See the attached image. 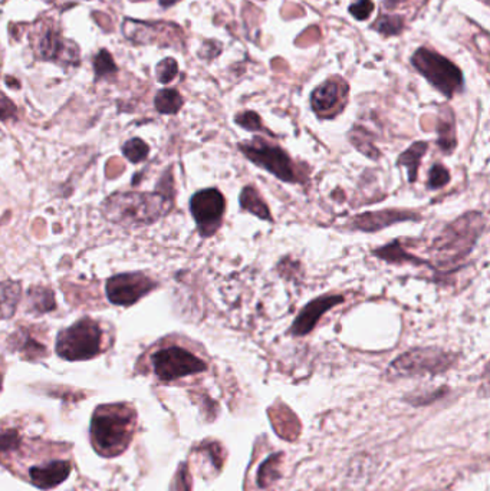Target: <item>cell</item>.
Returning <instances> with one entry per match:
<instances>
[{
    "label": "cell",
    "mask_w": 490,
    "mask_h": 491,
    "mask_svg": "<svg viewBox=\"0 0 490 491\" xmlns=\"http://www.w3.org/2000/svg\"><path fill=\"white\" fill-rule=\"evenodd\" d=\"M486 218L480 211H469L450 223L441 235L433 242L430 254L437 268L451 269L465 260L482 232L484 230Z\"/></svg>",
    "instance_id": "6da1fadb"
},
{
    "label": "cell",
    "mask_w": 490,
    "mask_h": 491,
    "mask_svg": "<svg viewBox=\"0 0 490 491\" xmlns=\"http://www.w3.org/2000/svg\"><path fill=\"white\" fill-rule=\"evenodd\" d=\"M134 421L135 414L127 405L99 406L91 424L92 445L101 456H120L133 438Z\"/></svg>",
    "instance_id": "7a4b0ae2"
},
{
    "label": "cell",
    "mask_w": 490,
    "mask_h": 491,
    "mask_svg": "<svg viewBox=\"0 0 490 491\" xmlns=\"http://www.w3.org/2000/svg\"><path fill=\"white\" fill-rule=\"evenodd\" d=\"M171 199L164 193H121L111 196L105 206V216L124 225L149 224L164 216Z\"/></svg>",
    "instance_id": "3957f363"
},
{
    "label": "cell",
    "mask_w": 490,
    "mask_h": 491,
    "mask_svg": "<svg viewBox=\"0 0 490 491\" xmlns=\"http://www.w3.org/2000/svg\"><path fill=\"white\" fill-rule=\"evenodd\" d=\"M411 62L414 68L447 98H451L463 89L462 70L444 56L422 48L414 54Z\"/></svg>",
    "instance_id": "277c9868"
},
{
    "label": "cell",
    "mask_w": 490,
    "mask_h": 491,
    "mask_svg": "<svg viewBox=\"0 0 490 491\" xmlns=\"http://www.w3.org/2000/svg\"><path fill=\"white\" fill-rule=\"evenodd\" d=\"M102 332L97 322L82 319L58 335L56 352L68 361H84L97 356L101 351Z\"/></svg>",
    "instance_id": "5b68a950"
},
{
    "label": "cell",
    "mask_w": 490,
    "mask_h": 491,
    "mask_svg": "<svg viewBox=\"0 0 490 491\" xmlns=\"http://www.w3.org/2000/svg\"><path fill=\"white\" fill-rule=\"evenodd\" d=\"M456 356L437 348L411 349L393 361L388 375L394 378L440 373L455 363Z\"/></svg>",
    "instance_id": "8992f818"
},
{
    "label": "cell",
    "mask_w": 490,
    "mask_h": 491,
    "mask_svg": "<svg viewBox=\"0 0 490 491\" xmlns=\"http://www.w3.org/2000/svg\"><path fill=\"white\" fill-rule=\"evenodd\" d=\"M243 156L255 166L269 171L285 182H299L292 159L282 148L272 145L262 138H253L239 145Z\"/></svg>",
    "instance_id": "52a82bcc"
},
{
    "label": "cell",
    "mask_w": 490,
    "mask_h": 491,
    "mask_svg": "<svg viewBox=\"0 0 490 491\" xmlns=\"http://www.w3.org/2000/svg\"><path fill=\"white\" fill-rule=\"evenodd\" d=\"M153 368L161 381H174L178 378L204 372L207 365L195 354L178 347L157 351L153 358Z\"/></svg>",
    "instance_id": "ba28073f"
},
{
    "label": "cell",
    "mask_w": 490,
    "mask_h": 491,
    "mask_svg": "<svg viewBox=\"0 0 490 491\" xmlns=\"http://www.w3.org/2000/svg\"><path fill=\"white\" fill-rule=\"evenodd\" d=\"M190 210L203 237L213 236L221 225L226 200L217 188H206L190 200Z\"/></svg>",
    "instance_id": "9c48e42d"
},
{
    "label": "cell",
    "mask_w": 490,
    "mask_h": 491,
    "mask_svg": "<svg viewBox=\"0 0 490 491\" xmlns=\"http://www.w3.org/2000/svg\"><path fill=\"white\" fill-rule=\"evenodd\" d=\"M154 287L156 283L142 273H124L111 278L106 282V294L112 304L128 306Z\"/></svg>",
    "instance_id": "30bf717a"
},
{
    "label": "cell",
    "mask_w": 490,
    "mask_h": 491,
    "mask_svg": "<svg viewBox=\"0 0 490 491\" xmlns=\"http://www.w3.org/2000/svg\"><path fill=\"white\" fill-rule=\"evenodd\" d=\"M348 84L343 78H331L321 84L311 97V105L319 118H333L347 104Z\"/></svg>",
    "instance_id": "8fae6325"
},
{
    "label": "cell",
    "mask_w": 490,
    "mask_h": 491,
    "mask_svg": "<svg viewBox=\"0 0 490 491\" xmlns=\"http://www.w3.org/2000/svg\"><path fill=\"white\" fill-rule=\"evenodd\" d=\"M36 54L44 61L61 63H78L80 49L73 42L63 39L62 35L55 29H47L37 39Z\"/></svg>",
    "instance_id": "7c38bea8"
},
{
    "label": "cell",
    "mask_w": 490,
    "mask_h": 491,
    "mask_svg": "<svg viewBox=\"0 0 490 491\" xmlns=\"http://www.w3.org/2000/svg\"><path fill=\"white\" fill-rule=\"evenodd\" d=\"M343 302H344V296L341 294H324L311 300L310 304L299 312L298 318L293 321L290 328L292 335L305 336L311 333L315 329L318 321L322 318V315L328 312L329 309L338 306L339 304H343Z\"/></svg>",
    "instance_id": "4fadbf2b"
},
{
    "label": "cell",
    "mask_w": 490,
    "mask_h": 491,
    "mask_svg": "<svg viewBox=\"0 0 490 491\" xmlns=\"http://www.w3.org/2000/svg\"><path fill=\"white\" fill-rule=\"evenodd\" d=\"M420 216L407 210H380V211H369L364 214H358L350 220V228L353 230L374 233L380 232L388 225H393L400 221L408 220H419Z\"/></svg>",
    "instance_id": "5bb4252c"
},
{
    "label": "cell",
    "mask_w": 490,
    "mask_h": 491,
    "mask_svg": "<svg viewBox=\"0 0 490 491\" xmlns=\"http://www.w3.org/2000/svg\"><path fill=\"white\" fill-rule=\"evenodd\" d=\"M71 473L69 461H51L44 466L33 467L29 471L32 483L39 488H52L68 478Z\"/></svg>",
    "instance_id": "9a60e30c"
},
{
    "label": "cell",
    "mask_w": 490,
    "mask_h": 491,
    "mask_svg": "<svg viewBox=\"0 0 490 491\" xmlns=\"http://www.w3.org/2000/svg\"><path fill=\"white\" fill-rule=\"evenodd\" d=\"M427 149H429V144L426 141H416L398 157L397 166L407 168V175H408L410 182H414L417 180L419 166H420L422 159L427 153Z\"/></svg>",
    "instance_id": "2e32d148"
},
{
    "label": "cell",
    "mask_w": 490,
    "mask_h": 491,
    "mask_svg": "<svg viewBox=\"0 0 490 491\" xmlns=\"http://www.w3.org/2000/svg\"><path fill=\"white\" fill-rule=\"evenodd\" d=\"M437 131H439V141H437L439 147L441 148L443 153L450 156L458 145V139H456L455 118H453V114H451V111L448 108H446L441 112V116L439 118Z\"/></svg>",
    "instance_id": "e0dca14e"
},
{
    "label": "cell",
    "mask_w": 490,
    "mask_h": 491,
    "mask_svg": "<svg viewBox=\"0 0 490 491\" xmlns=\"http://www.w3.org/2000/svg\"><path fill=\"white\" fill-rule=\"evenodd\" d=\"M20 300V283L13 280L0 282V319L15 315Z\"/></svg>",
    "instance_id": "ac0fdd59"
},
{
    "label": "cell",
    "mask_w": 490,
    "mask_h": 491,
    "mask_svg": "<svg viewBox=\"0 0 490 491\" xmlns=\"http://www.w3.org/2000/svg\"><path fill=\"white\" fill-rule=\"evenodd\" d=\"M240 206L243 210L252 213L253 216L267 220V221H272V214L271 210L268 207V204L265 203L260 197V194L257 193V190L252 185H246L242 193H240Z\"/></svg>",
    "instance_id": "d6986e66"
},
{
    "label": "cell",
    "mask_w": 490,
    "mask_h": 491,
    "mask_svg": "<svg viewBox=\"0 0 490 491\" xmlns=\"http://www.w3.org/2000/svg\"><path fill=\"white\" fill-rule=\"evenodd\" d=\"M376 257L386 260L388 263H412V264H422L426 263L424 260L419 259L417 256L410 254L398 242H393L390 244H386L380 249L372 251Z\"/></svg>",
    "instance_id": "ffe728a7"
},
{
    "label": "cell",
    "mask_w": 490,
    "mask_h": 491,
    "mask_svg": "<svg viewBox=\"0 0 490 491\" xmlns=\"http://www.w3.org/2000/svg\"><path fill=\"white\" fill-rule=\"evenodd\" d=\"M27 299L30 309L37 313H47L55 309V296L51 289L36 286L30 287L27 292Z\"/></svg>",
    "instance_id": "44dd1931"
},
{
    "label": "cell",
    "mask_w": 490,
    "mask_h": 491,
    "mask_svg": "<svg viewBox=\"0 0 490 491\" xmlns=\"http://www.w3.org/2000/svg\"><path fill=\"white\" fill-rule=\"evenodd\" d=\"M154 104L160 114L173 116L183 106V97L176 89H161L157 92Z\"/></svg>",
    "instance_id": "7402d4cb"
},
{
    "label": "cell",
    "mask_w": 490,
    "mask_h": 491,
    "mask_svg": "<svg viewBox=\"0 0 490 491\" xmlns=\"http://www.w3.org/2000/svg\"><path fill=\"white\" fill-rule=\"evenodd\" d=\"M350 139H351V144L365 157H368L371 160H376L380 157V151L376 149V147L374 145L372 137L367 132V130L355 127L350 132Z\"/></svg>",
    "instance_id": "603a6c76"
},
{
    "label": "cell",
    "mask_w": 490,
    "mask_h": 491,
    "mask_svg": "<svg viewBox=\"0 0 490 491\" xmlns=\"http://www.w3.org/2000/svg\"><path fill=\"white\" fill-rule=\"evenodd\" d=\"M372 27L384 36L398 35L404 27V18L398 15H383L376 19Z\"/></svg>",
    "instance_id": "cb8c5ba5"
},
{
    "label": "cell",
    "mask_w": 490,
    "mask_h": 491,
    "mask_svg": "<svg viewBox=\"0 0 490 491\" xmlns=\"http://www.w3.org/2000/svg\"><path fill=\"white\" fill-rule=\"evenodd\" d=\"M94 70L95 77L99 80L102 77H108V75H114L117 72V65L112 59L111 54L106 49H101L95 56H94Z\"/></svg>",
    "instance_id": "d4e9b609"
},
{
    "label": "cell",
    "mask_w": 490,
    "mask_h": 491,
    "mask_svg": "<svg viewBox=\"0 0 490 491\" xmlns=\"http://www.w3.org/2000/svg\"><path fill=\"white\" fill-rule=\"evenodd\" d=\"M279 457L281 454H276L274 457H269V460L262 464L257 476V483L260 487H268L269 484H272V481H275L279 477Z\"/></svg>",
    "instance_id": "484cf974"
},
{
    "label": "cell",
    "mask_w": 490,
    "mask_h": 491,
    "mask_svg": "<svg viewBox=\"0 0 490 491\" xmlns=\"http://www.w3.org/2000/svg\"><path fill=\"white\" fill-rule=\"evenodd\" d=\"M123 151H124V156H125L131 163H141V161H144V160L147 159L149 148H148V145H147L142 139H140V138H133V139H130V141L124 145Z\"/></svg>",
    "instance_id": "4316f807"
},
{
    "label": "cell",
    "mask_w": 490,
    "mask_h": 491,
    "mask_svg": "<svg viewBox=\"0 0 490 491\" xmlns=\"http://www.w3.org/2000/svg\"><path fill=\"white\" fill-rule=\"evenodd\" d=\"M450 182V173L443 164H434L429 171L427 187L430 190H439Z\"/></svg>",
    "instance_id": "83f0119b"
},
{
    "label": "cell",
    "mask_w": 490,
    "mask_h": 491,
    "mask_svg": "<svg viewBox=\"0 0 490 491\" xmlns=\"http://www.w3.org/2000/svg\"><path fill=\"white\" fill-rule=\"evenodd\" d=\"M178 73V65L173 58H166L163 59L156 69L157 81L161 84H169L171 82Z\"/></svg>",
    "instance_id": "f1b7e54d"
},
{
    "label": "cell",
    "mask_w": 490,
    "mask_h": 491,
    "mask_svg": "<svg viewBox=\"0 0 490 491\" xmlns=\"http://www.w3.org/2000/svg\"><path fill=\"white\" fill-rule=\"evenodd\" d=\"M235 121H236V124H239L242 128H245L247 131H267L265 127H263V124H262L260 117L253 111L242 112V114H239L235 118Z\"/></svg>",
    "instance_id": "f546056e"
},
{
    "label": "cell",
    "mask_w": 490,
    "mask_h": 491,
    "mask_svg": "<svg viewBox=\"0 0 490 491\" xmlns=\"http://www.w3.org/2000/svg\"><path fill=\"white\" fill-rule=\"evenodd\" d=\"M20 445V437L15 430H4L0 433V452H9Z\"/></svg>",
    "instance_id": "4dcf8cb0"
},
{
    "label": "cell",
    "mask_w": 490,
    "mask_h": 491,
    "mask_svg": "<svg viewBox=\"0 0 490 491\" xmlns=\"http://www.w3.org/2000/svg\"><path fill=\"white\" fill-rule=\"evenodd\" d=\"M374 12V4L371 0H357L355 4L350 6V13L357 20H367Z\"/></svg>",
    "instance_id": "1f68e13d"
},
{
    "label": "cell",
    "mask_w": 490,
    "mask_h": 491,
    "mask_svg": "<svg viewBox=\"0 0 490 491\" xmlns=\"http://www.w3.org/2000/svg\"><path fill=\"white\" fill-rule=\"evenodd\" d=\"M18 108L16 105L4 94L0 92V120L8 121L16 118Z\"/></svg>",
    "instance_id": "d6a6232c"
},
{
    "label": "cell",
    "mask_w": 490,
    "mask_h": 491,
    "mask_svg": "<svg viewBox=\"0 0 490 491\" xmlns=\"http://www.w3.org/2000/svg\"><path fill=\"white\" fill-rule=\"evenodd\" d=\"M318 39H319V29L317 26H312L308 30H305L302 36L298 37L296 44L299 46H305V45H311V44L317 42Z\"/></svg>",
    "instance_id": "836d02e7"
},
{
    "label": "cell",
    "mask_w": 490,
    "mask_h": 491,
    "mask_svg": "<svg viewBox=\"0 0 490 491\" xmlns=\"http://www.w3.org/2000/svg\"><path fill=\"white\" fill-rule=\"evenodd\" d=\"M401 2H404V0H386L384 5H386L387 8H394V6L400 5Z\"/></svg>",
    "instance_id": "e575fe53"
},
{
    "label": "cell",
    "mask_w": 490,
    "mask_h": 491,
    "mask_svg": "<svg viewBox=\"0 0 490 491\" xmlns=\"http://www.w3.org/2000/svg\"><path fill=\"white\" fill-rule=\"evenodd\" d=\"M178 2V0H160V4H161V6H164V8H169V6H173L174 4H177Z\"/></svg>",
    "instance_id": "d590c367"
},
{
    "label": "cell",
    "mask_w": 490,
    "mask_h": 491,
    "mask_svg": "<svg viewBox=\"0 0 490 491\" xmlns=\"http://www.w3.org/2000/svg\"><path fill=\"white\" fill-rule=\"evenodd\" d=\"M6 84L9 85V87H15V88H20V85H19V82L18 81H15V78H13V81H12V78H9L8 77V80H6Z\"/></svg>",
    "instance_id": "8d00e7d4"
},
{
    "label": "cell",
    "mask_w": 490,
    "mask_h": 491,
    "mask_svg": "<svg viewBox=\"0 0 490 491\" xmlns=\"http://www.w3.org/2000/svg\"><path fill=\"white\" fill-rule=\"evenodd\" d=\"M0 384H2V380H0ZM0 387H2V385H0Z\"/></svg>",
    "instance_id": "74e56055"
}]
</instances>
